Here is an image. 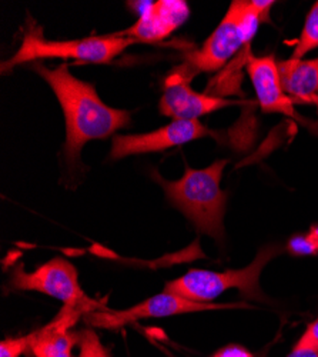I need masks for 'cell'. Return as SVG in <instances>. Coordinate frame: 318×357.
I'll return each instance as SVG.
<instances>
[{
    "instance_id": "obj_1",
    "label": "cell",
    "mask_w": 318,
    "mask_h": 357,
    "mask_svg": "<svg viewBox=\"0 0 318 357\" xmlns=\"http://www.w3.org/2000/svg\"><path fill=\"white\" fill-rule=\"evenodd\" d=\"M36 72L50 84L66 119L65 156L69 163L80 158L81 147L95 139L111 136L130 125L127 110L103 103L93 84L74 77L66 63L56 69L35 65Z\"/></svg>"
},
{
    "instance_id": "obj_2",
    "label": "cell",
    "mask_w": 318,
    "mask_h": 357,
    "mask_svg": "<svg viewBox=\"0 0 318 357\" xmlns=\"http://www.w3.org/2000/svg\"><path fill=\"white\" fill-rule=\"evenodd\" d=\"M274 2L236 0L230 5L216 31L197 50L186 54L184 62L175 72L191 80L198 73H213L223 68L231 57L247 47L258 26L269 20Z\"/></svg>"
},
{
    "instance_id": "obj_3",
    "label": "cell",
    "mask_w": 318,
    "mask_h": 357,
    "mask_svg": "<svg viewBox=\"0 0 318 357\" xmlns=\"http://www.w3.org/2000/svg\"><path fill=\"white\" fill-rule=\"evenodd\" d=\"M227 163V160H217L200 170L186 167L184 174L176 182H167L154 173L168 202L184 213L200 233L209 234L218 243L224 239L227 195L220 188V182Z\"/></svg>"
},
{
    "instance_id": "obj_4",
    "label": "cell",
    "mask_w": 318,
    "mask_h": 357,
    "mask_svg": "<svg viewBox=\"0 0 318 357\" xmlns=\"http://www.w3.org/2000/svg\"><path fill=\"white\" fill-rule=\"evenodd\" d=\"M281 253V248L269 245L258 250L255 259L240 271L210 272L191 269L184 276L166 284L164 291L186 297L189 301L210 303L230 289H237L250 301L266 302L267 297L260 287V276L270 260Z\"/></svg>"
},
{
    "instance_id": "obj_5",
    "label": "cell",
    "mask_w": 318,
    "mask_h": 357,
    "mask_svg": "<svg viewBox=\"0 0 318 357\" xmlns=\"http://www.w3.org/2000/svg\"><path fill=\"white\" fill-rule=\"evenodd\" d=\"M133 43L138 42L130 38L120 36L119 33L110 36H95L56 42L49 40L43 36L42 27L33 26L29 27V31L24 35L23 42L15 56L9 59V61L3 62L2 72L8 73V70H12L17 65L38 62L40 59L50 57L74 59V61L88 63H109Z\"/></svg>"
},
{
    "instance_id": "obj_6",
    "label": "cell",
    "mask_w": 318,
    "mask_h": 357,
    "mask_svg": "<svg viewBox=\"0 0 318 357\" xmlns=\"http://www.w3.org/2000/svg\"><path fill=\"white\" fill-rule=\"evenodd\" d=\"M10 284L19 290H35L59 299L65 306L79 309L86 314L106 309L102 302H97L86 294L79 283L76 267L62 257H54L39 266L32 273L17 266L12 272Z\"/></svg>"
},
{
    "instance_id": "obj_7",
    "label": "cell",
    "mask_w": 318,
    "mask_h": 357,
    "mask_svg": "<svg viewBox=\"0 0 318 357\" xmlns=\"http://www.w3.org/2000/svg\"><path fill=\"white\" fill-rule=\"evenodd\" d=\"M248 307V305H216V303H200L193 302L179 294L163 291L150 299L144 301L126 310H96L86 314V320L90 324L103 327V329H119L126 324L134 323L141 319L150 317H167L183 313H197L206 310H221V309H237Z\"/></svg>"
},
{
    "instance_id": "obj_8",
    "label": "cell",
    "mask_w": 318,
    "mask_h": 357,
    "mask_svg": "<svg viewBox=\"0 0 318 357\" xmlns=\"http://www.w3.org/2000/svg\"><path fill=\"white\" fill-rule=\"evenodd\" d=\"M207 135H210V130L198 121H173L150 133L113 136L110 158L118 160L133 155L163 152Z\"/></svg>"
},
{
    "instance_id": "obj_9",
    "label": "cell",
    "mask_w": 318,
    "mask_h": 357,
    "mask_svg": "<svg viewBox=\"0 0 318 357\" xmlns=\"http://www.w3.org/2000/svg\"><path fill=\"white\" fill-rule=\"evenodd\" d=\"M182 75L173 72L164 83V92L160 99V113L173 121H198V117L224 107L239 105L236 100H227L209 93H197L189 86Z\"/></svg>"
},
{
    "instance_id": "obj_10",
    "label": "cell",
    "mask_w": 318,
    "mask_h": 357,
    "mask_svg": "<svg viewBox=\"0 0 318 357\" xmlns=\"http://www.w3.org/2000/svg\"><path fill=\"white\" fill-rule=\"evenodd\" d=\"M274 54L255 57L248 53L246 69L254 86V91L264 113H281L305 125L303 117L297 114L294 102L285 95L281 86L278 66Z\"/></svg>"
},
{
    "instance_id": "obj_11",
    "label": "cell",
    "mask_w": 318,
    "mask_h": 357,
    "mask_svg": "<svg viewBox=\"0 0 318 357\" xmlns=\"http://www.w3.org/2000/svg\"><path fill=\"white\" fill-rule=\"evenodd\" d=\"M190 9L186 2L179 0H160L149 3L143 10L138 20L120 36L134 39L137 42H157L166 39L170 33L186 22Z\"/></svg>"
},
{
    "instance_id": "obj_12",
    "label": "cell",
    "mask_w": 318,
    "mask_h": 357,
    "mask_svg": "<svg viewBox=\"0 0 318 357\" xmlns=\"http://www.w3.org/2000/svg\"><path fill=\"white\" fill-rule=\"evenodd\" d=\"M81 310L63 306L57 316L40 329L29 335V350L35 357H72V349L79 343V333L70 332L79 321Z\"/></svg>"
},
{
    "instance_id": "obj_13",
    "label": "cell",
    "mask_w": 318,
    "mask_h": 357,
    "mask_svg": "<svg viewBox=\"0 0 318 357\" xmlns=\"http://www.w3.org/2000/svg\"><path fill=\"white\" fill-rule=\"evenodd\" d=\"M281 86L294 103H312L318 98V57L287 59L277 63Z\"/></svg>"
},
{
    "instance_id": "obj_14",
    "label": "cell",
    "mask_w": 318,
    "mask_h": 357,
    "mask_svg": "<svg viewBox=\"0 0 318 357\" xmlns=\"http://www.w3.org/2000/svg\"><path fill=\"white\" fill-rule=\"evenodd\" d=\"M318 47V2L311 8L292 59H301Z\"/></svg>"
},
{
    "instance_id": "obj_15",
    "label": "cell",
    "mask_w": 318,
    "mask_h": 357,
    "mask_svg": "<svg viewBox=\"0 0 318 357\" xmlns=\"http://www.w3.org/2000/svg\"><path fill=\"white\" fill-rule=\"evenodd\" d=\"M79 357H110L109 350L102 344L99 336L92 329L79 332Z\"/></svg>"
},
{
    "instance_id": "obj_16",
    "label": "cell",
    "mask_w": 318,
    "mask_h": 357,
    "mask_svg": "<svg viewBox=\"0 0 318 357\" xmlns=\"http://www.w3.org/2000/svg\"><path fill=\"white\" fill-rule=\"evenodd\" d=\"M287 250L293 256H315L318 255V242L314 239V237L307 233V234H297L293 236L290 241L287 243Z\"/></svg>"
},
{
    "instance_id": "obj_17",
    "label": "cell",
    "mask_w": 318,
    "mask_h": 357,
    "mask_svg": "<svg viewBox=\"0 0 318 357\" xmlns=\"http://www.w3.org/2000/svg\"><path fill=\"white\" fill-rule=\"evenodd\" d=\"M29 350V335L23 337H9L0 343V357H20Z\"/></svg>"
},
{
    "instance_id": "obj_18",
    "label": "cell",
    "mask_w": 318,
    "mask_h": 357,
    "mask_svg": "<svg viewBox=\"0 0 318 357\" xmlns=\"http://www.w3.org/2000/svg\"><path fill=\"white\" fill-rule=\"evenodd\" d=\"M305 349H314L318 350V319L311 321L303 336L299 339V342L294 344L293 350H305Z\"/></svg>"
},
{
    "instance_id": "obj_19",
    "label": "cell",
    "mask_w": 318,
    "mask_h": 357,
    "mask_svg": "<svg viewBox=\"0 0 318 357\" xmlns=\"http://www.w3.org/2000/svg\"><path fill=\"white\" fill-rule=\"evenodd\" d=\"M212 357H254V356L244 346L228 344L217 350Z\"/></svg>"
},
{
    "instance_id": "obj_20",
    "label": "cell",
    "mask_w": 318,
    "mask_h": 357,
    "mask_svg": "<svg viewBox=\"0 0 318 357\" xmlns=\"http://www.w3.org/2000/svg\"><path fill=\"white\" fill-rule=\"evenodd\" d=\"M287 357H318V350H314V349L293 350Z\"/></svg>"
},
{
    "instance_id": "obj_21",
    "label": "cell",
    "mask_w": 318,
    "mask_h": 357,
    "mask_svg": "<svg viewBox=\"0 0 318 357\" xmlns=\"http://www.w3.org/2000/svg\"><path fill=\"white\" fill-rule=\"evenodd\" d=\"M308 233H310V234L314 237V239L318 242V225L312 226V227H311V230H310Z\"/></svg>"
},
{
    "instance_id": "obj_22",
    "label": "cell",
    "mask_w": 318,
    "mask_h": 357,
    "mask_svg": "<svg viewBox=\"0 0 318 357\" xmlns=\"http://www.w3.org/2000/svg\"><path fill=\"white\" fill-rule=\"evenodd\" d=\"M314 105H315V106H317V110H318V98H317V100H315V102H314Z\"/></svg>"
}]
</instances>
